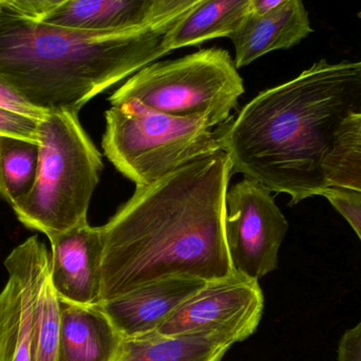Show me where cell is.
<instances>
[{
    "mask_svg": "<svg viewBox=\"0 0 361 361\" xmlns=\"http://www.w3.org/2000/svg\"><path fill=\"white\" fill-rule=\"evenodd\" d=\"M233 345V339L219 333L154 332L123 338L114 361H222Z\"/></svg>",
    "mask_w": 361,
    "mask_h": 361,
    "instance_id": "14",
    "label": "cell"
},
{
    "mask_svg": "<svg viewBox=\"0 0 361 361\" xmlns=\"http://www.w3.org/2000/svg\"><path fill=\"white\" fill-rule=\"evenodd\" d=\"M361 112V61L314 63L259 93L222 126L233 173L286 193L290 205L330 188L324 161L341 125Z\"/></svg>",
    "mask_w": 361,
    "mask_h": 361,
    "instance_id": "2",
    "label": "cell"
},
{
    "mask_svg": "<svg viewBox=\"0 0 361 361\" xmlns=\"http://www.w3.org/2000/svg\"><path fill=\"white\" fill-rule=\"evenodd\" d=\"M225 205V239L233 271L259 281L278 267L288 220L271 191L247 178L227 190Z\"/></svg>",
    "mask_w": 361,
    "mask_h": 361,
    "instance_id": "7",
    "label": "cell"
},
{
    "mask_svg": "<svg viewBox=\"0 0 361 361\" xmlns=\"http://www.w3.org/2000/svg\"><path fill=\"white\" fill-rule=\"evenodd\" d=\"M106 158L137 186H147L184 165L222 150V126L200 116L156 111L137 99L106 111Z\"/></svg>",
    "mask_w": 361,
    "mask_h": 361,
    "instance_id": "5",
    "label": "cell"
},
{
    "mask_svg": "<svg viewBox=\"0 0 361 361\" xmlns=\"http://www.w3.org/2000/svg\"><path fill=\"white\" fill-rule=\"evenodd\" d=\"M292 0H252L250 14L264 15Z\"/></svg>",
    "mask_w": 361,
    "mask_h": 361,
    "instance_id": "26",
    "label": "cell"
},
{
    "mask_svg": "<svg viewBox=\"0 0 361 361\" xmlns=\"http://www.w3.org/2000/svg\"><path fill=\"white\" fill-rule=\"evenodd\" d=\"M33 330L31 361H57L61 305L50 275V254L44 243L36 237L34 243Z\"/></svg>",
    "mask_w": 361,
    "mask_h": 361,
    "instance_id": "17",
    "label": "cell"
},
{
    "mask_svg": "<svg viewBox=\"0 0 361 361\" xmlns=\"http://www.w3.org/2000/svg\"><path fill=\"white\" fill-rule=\"evenodd\" d=\"M202 0H154L144 27L169 32L186 13Z\"/></svg>",
    "mask_w": 361,
    "mask_h": 361,
    "instance_id": "20",
    "label": "cell"
},
{
    "mask_svg": "<svg viewBox=\"0 0 361 361\" xmlns=\"http://www.w3.org/2000/svg\"><path fill=\"white\" fill-rule=\"evenodd\" d=\"M69 0H13L6 10L27 20L40 23Z\"/></svg>",
    "mask_w": 361,
    "mask_h": 361,
    "instance_id": "24",
    "label": "cell"
},
{
    "mask_svg": "<svg viewBox=\"0 0 361 361\" xmlns=\"http://www.w3.org/2000/svg\"><path fill=\"white\" fill-rule=\"evenodd\" d=\"M36 237L19 244L4 260L8 279L0 293V361H31Z\"/></svg>",
    "mask_w": 361,
    "mask_h": 361,
    "instance_id": "11",
    "label": "cell"
},
{
    "mask_svg": "<svg viewBox=\"0 0 361 361\" xmlns=\"http://www.w3.org/2000/svg\"><path fill=\"white\" fill-rule=\"evenodd\" d=\"M243 93V80L229 53L212 48L175 61L149 63L108 99L111 106L137 99L169 116L207 118L216 128L229 122Z\"/></svg>",
    "mask_w": 361,
    "mask_h": 361,
    "instance_id": "6",
    "label": "cell"
},
{
    "mask_svg": "<svg viewBox=\"0 0 361 361\" xmlns=\"http://www.w3.org/2000/svg\"><path fill=\"white\" fill-rule=\"evenodd\" d=\"M13 0H0V8H2V10H6V8H8V6L12 4Z\"/></svg>",
    "mask_w": 361,
    "mask_h": 361,
    "instance_id": "27",
    "label": "cell"
},
{
    "mask_svg": "<svg viewBox=\"0 0 361 361\" xmlns=\"http://www.w3.org/2000/svg\"><path fill=\"white\" fill-rule=\"evenodd\" d=\"M264 309L257 280L233 271L224 279L206 283L158 331L161 334L219 333L240 343L254 334Z\"/></svg>",
    "mask_w": 361,
    "mask_h": 361,
    "instance_id": "8",
    "label": "cell"
},
{
    "mask_svg": "<svg viewBox=\"0 0 361 361\" xmlns=\"http://www.w3.org/2000/svg\"><path fill=\"white\" fill-rule=\"evenodd\" d=\"M0 108L10 110L15 114L35 121L42 120L49 112L30 104L1 76H0Z\"/></svg>",
    "mask_w": 361,
    "mask_h": 361,
    "instance_id": "23",
    "label": "cell"
},
{
    "mask_svg": "<svg viewBox=\"0 0 361 361\" xmlns=\"http://www.w3.org/2000/svg\"><path fill=\"white\" fill-rule=\"evenodd\" d=\"M37 131L35 180L12 208L23 226L49 237L88 221L104 164L78 114L49 111L38 122Z\"/></svg>",
    "mask_w": 361,
    "mask_h": 361,
    "instance_id": "4",
    "label": "cell"
},
{
    "mask_svg": "<svg viewBox=\"0 0 361 361\" xmlns=\"http://www.w3.org/2000/svg\"><path fill=\"white\" fill-rule=\"evenodd\" d=\"M313 32L302 0H292L264 15L248 14L229 36L235 50V68L250 65L267 53L286 50Z\"/></svg>",
    "mask_w": 361,
    "mask_h": 361,
    "instance_id": "12",
    "label": "cell"
},
{
    "mask_svg": "<svg viewBox=\"0 0 361 361\" xmlns=\"http://www.w3.org/2000/svg\"><path fill=\"white\" fill-rule=\"evenodd\" d=\"M322 197H326L348 221L361 241V192L352 189L330 187L324 191Z\"/></svg>",
    "mask_w": 361,
    "mask_h": 361,
    "instance_id": "21",
    "label": "cell"
},
{
    "mask_svg": "<svg viewBox=\"0 0 361 361\" xmlns=\"http://www.w3.org/2000/svg\"><path fill=\"white\" fill-rule=\"evenodd\" d=\"M231 175L228 154L219 150L137 186L102 226L101 302L169 278L231 276L224 223Z\"/></svg>",
    "mask_w": 361,
    "mask_h": 361,
    "instance_id": "1",
    "label": "cell"
},
{
    "mask_svg": "<svg viewBox=\"0 0 361 361\" xmlns=\"http://www.w3.org/2000/svg\"><path fill=\"white\" fill-rule=\"evenodd\" d=\"M38 122L39 121L0 108V135L18 137L38 145Z\"/></svg>",
    "mask_w": 361,
    "mask_h": 361,
    "instance_id": "22",
    "label": "cell"
},
{
    "mask_svg": "<svg viewBox=\"0 0 361 361\" xmlns=\"http://www.w3.org/2000/svg\"><path fill=\"white\" fill-rule=\"evenodd\" d=\"M324 173L329 186L361 192V112L341 125L324 161Z\"/></svg>",
    "mask_w": 361,
    "mask_h": 361,
    "instance_id": "19",
    "label": "cell"
},
{
    "mask_svg": "<svg viewBox=\"0 0 361 361\" xmlns=\"http://www.w3.org/2000/svg\"><path fill=\"white\" fill-rule=\"evenodd\" d=\"M167 32L86 31L0 13V76L46 111L80 114L87 103L169 54Z\"/></svg>",
    "mask_w": 361,
    "mask_h": 361,
    "instance_id": "3",
    "label": "cell"
},
{
    "mask_svg": "<svg viewBox=\"0 0 361 361\" xmlns=\"http://www.w3.org/2000/svg\"><path fill=\"white\" fill-rule=\"evenodd\" d=\"M1 11H2V8H0V13H1Z\"/></svg>",
    "mask_w": 361,
    "mask_h": 361,
    "instance_id": "28",
    "label": "cell"
},
{
    "mask_svg": "<svg viewBox=\"0 0 361 361\" xmlns=\"http://www.w3.org/2000/svg\"><path fill=\"white\" fill-rule=\"evenodd\" d=\"M47 238L51 280L59 299L82 305L101 303L103 227L87 221Z\"/></svg>",
    "mask_w": 361,
    "mask_h": 361,
    "instance_id": "9",
    "label": "cell"
},
{
    "mask_svg": "<svg viewBox=\"0 0 361 361\" xmlns=\"http://www.w3.org/2000/svg\"><path fill=\"white\" fill-rule=\"evenodd\" d=\"M38 145L18 137L0 135V199L14 205L33 187Z\"/></svg>",
    "mask_w": 361,
    "mask_h": 361,
    "instance_id": "18",
    "label": "cell"
},
{
    "mask_svg": "<svg viewBox=\"0 0 361 361\" xmlns=\"http://www.w3.org/2000/svg\"><path fill=\"white\" fill-rule=\"evenodd\" d=\"M338 361H361V322L341 337Z\"/></svg>",
    "mask_w": 361,
    "mask_h": 361,
    "instance_id": "25",
    "label": "cell"
},
{
    "mask_svg": "<svg viewBox=\"0 0 361 361\" xmlns=\"http://www.w3.org/2000/svg\"><path fill=\"white\" fill-rule=\"evenodd\" d=\"M57 361H114L122 335L97 305H82L59 299Z\"/></svg>",
    "mask_w": 361,
    "mask_h": 361,
    "instance_id": "13",
    "label": "cell"
},
{
    "mask_svg": "<svg viewBox=\"0 0 361 361\" xmlns=\"http://www.w3.org/2000/svg\"><path fill=\"white\" fill-rule=\"evenodd\" d=\"M154 0H69L40 23L86 31L144 27Z\"/></svg>",
    "mask_w": 361,
    "mask_h": 361,
    "instance_id": "15",
    "label": "cell"
},
{
    "mask_svg": "<svg viewBox=\"0 0 361 361\" xmlns=\"http://www.w3.org/2000/svg\"><path fill=\"white\" fill-rule=\"evenodd\" d=\"M207 281L192 277L159 280L97 307L123 338L158 332L176 311Z\"/></svg>",
    "mask_w": 361,
    "mask_h": 361,
    "instance_id": "10",
    "label": "cell"
},
{
    "mask_svg": "<svg viewBox=\"0 0 361 361\" xmlns=\"http://www.w3.org/2000/svg\"><path fill=\"white\" fill-rule=\"evenodd\" d=\"M252 0H202L164 35L169 53L235 33L250 14Z\"/></svg>",
    "mask_w": 361,
    "mask_h": 361,
    "instance_id": "16",
    "label": "cell"
}]
</instances>
